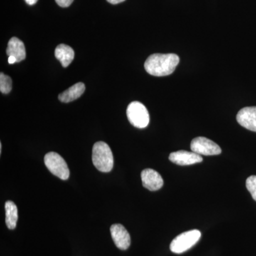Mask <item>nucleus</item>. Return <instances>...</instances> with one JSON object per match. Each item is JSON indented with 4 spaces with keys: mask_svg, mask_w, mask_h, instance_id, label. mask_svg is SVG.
<instances>
[{
    "mask_svg": "<svg viewBox=\"0 0 256 256\" xmlns=\"http://www.w3.org/2000/svg\"><path fill=\"white\" fill-rule=\"evenodd\" d=\"M178 63L180 58L174 54H154L148 57L144 68L152 76H165L172 74Z\"/></svg>",
    "mask_w": 256,
    "mask_h": 256,
    "instance_id": "1",
    "label": "nucleus"
},
{
    "mask_svg": "<svg viewBox=\"0 0 256 256\" xmlns=\"http://www.w3.org/2000/svg\"><path fill=\"white\" fill-rule=\"evenodd\" d=\"M92 163L102 172H109L114 168V156L107 143L97 142L92 146Z\"/></svg>",
    "mask_w": 256,
    "mask_h": 256,
    "instance_id": "2",
    "label": "nucleus"
},
{
    "mask_svg": "<svg viewBox=\"0 0 256 256\" xmlns=\"http://www.w3.org/2000/svg\"><path fill=\"white\" fill-rule=\"evenodd\" d=\"M201 236V232L196 229L181 234L172 242L170 250L174 254H182L193 247Z\"/></svg>",
    "mask_w": 256,
    "mask_h": 256,
    "instance_id": "3",
    "label": "nucleus"
},
{
    "mask_svg": "<svg viewBox=\"0 0 256 256\" xmlns=\"http://www.w3.org/2000/svg\"><path fill=\"white\" fill-rule=\"evenodd\" d=\"M128 120L134 127L146 128L149 124L150 114L146 106L138 101H133L127 108Z\"/></svg>",
    "mask_w": 256,
    "mask_h": 256,
    "instance_id": "4",
    "label": "nucleus"
},
{
    "mask_svg": "<svg viewBox=\"0 0 256 256\" xmlns=\"http://www.w3.org/2000/svg\"><path fill=\"white\" fill-rule=\"evenodd\" d=\"M45 165L50 172L62 180H67L70 171L64 158L54 152L47 153L44 156Z\"/></svg>",
    "mask_w": 256,
    "mask_h": 256,
    "instance_id": "5",
    "label": "nucleus"
},
{
    "mask_svg": "<svg viewBox=\"0 0 256 256\" xmlns=\"http://www.w3.org/2000/svg\"><path fill=\"white\" fill-rule=\"evenodd\" d=\"M191 150L200 156H218L222 149L216 143L204 137L194 138L191 142Z\"/></svg>",
    "mask_w": 256,
    "mask_h": 256,
    "instance_id": "6",
    "label": "nucleus"
},
{
    "mask_svg": "<svg viewBox=\"0 0 256 256\" xmlns=\"http://www.w3.org/2000/svg\"><path fill=\"white\" fill-rule=\"evenodd\" d=\"M110 233L116 246L120 250H127L130 246V236L124 226L114 224L111 226Z\"/></svg>",
    "mask_w": 256,
    "mask_h": 256,
    "instance_id": "7",
    "label": "nucleus"
},
{
    "mask_svg": "<svg viewBox=\"0 0 256 256\" xmlns=\"http://www.w3.org/2000/svg\"><path fill=\"white\" fill-rule=\"evenodd\" d=\"M141 178H142L143 186L149 190L150 191H158L164 185V181L161 175L154 170H143L141 173Z\"/></svg>",
    "mask_w": 256,
    "mask_h": 256,
    "instance_id": "8",
    "label": "nucleus"
},
{
    "mask_svg": "<svg viewBox=\"0 0 256 256\" xmlns=\"http://www.w3.org/2000/svg\"><path fill=\"white\" fill-rule=\"evenodd\" d=\"M170 161L174 164L185 166L200 163L203 161L201 156L194 152L185 150H180L172 152L169 156Z\"/></svg>",
    "mask_w": 256,
    "mask_h": 256,
    "instance_id": "9",
    "label": "nucleus"
},
{
    "mask_svg": "<svg viewBox=\"0 0 256 256\" xmlns=\"http://www.w3.org/2000/svg\"><path fill=\"white\" fill-rule=\"evenodd\" d=\"M237 121L242 127L256 132V107H246L236 116Z\"/></svg>",
    "mask_w": 256,
    "mask_h": 256,
    "instance_id": "10",
    "label": "nucleus"
},
{
    "mask_svg": "<svg viewBox=\"0 0 256 256\" xmlns=\"http://www.w3.org/2000/svg\"><path fill=\"white\" fill-rule=\"evenodd\" d=\"M6 54L8 56H14L16 60V63L21 62L26 58V50L24 44L21 40L16 37H12L8 42Z\"/></svg>",
    "mask_w": 256,
    "mask_h": 256,
    "instance_id": "11",
    "label": "nucleus"
},
{
    "mask_svg": "<svg viewBox=\"0 0 256 256\" xmlns=\"http://www.w3.org/2000/svg\"><path fill=\"white\" fill-rule=\"evenodd\" d=\"M85 85L82 82L74 84L72 87L62 92L58 96V99L62 102H69L76 100L85 92Z\"/></svg>",
    "mask_w": 256,
    "mask_h": 256,
    "instance_id": "12",
    "label": "nucleus"
},
{
    "mask_svg": "<svg viewBox=\"0 0 256 256\" xmlns=\"http://www.w3.org/2000/svg\"><path fill=\"white\" fill-rule=\"evenodd\" d=\"M74 50L72 47L66 44H60L55 50V56L62 64V66L66 68L73 62Z\"/></svg>",
    "mask_w": 256,
    "mask_h": 256,
    "instance_id": "13",
    "label": "nucleus"
},
{
    "mask_svg": "<svg viewBox=\"0 0 256 256\" xmlns=\"http://www.w3.org/2000/svg\"><path fill=\"white\" fill-rule=\"evenodd\" d=\"M5 222L8 228H16V222L18 220V210L14 202L8 201L5 203Z\"/></svg>",
    "mask_w": 256,
    "mask_h": 256,
    "instance_id": "14",
    "label": "nucleus"
},
{
    "mask_svg": "<svg viewBox=\"0 0 256 256\" xmlns=\"http://www.w3.org/2000/svg\"><path fill=\"white\" fill-rule=\"evenodd\" d=\"M12 88V80L8 76L0 74V92L4 94H9Z\"/></svg>",
    "mask_w": 256,
    "mask_h": 256,
    "instance_id": "15",
    "label": "nucleus"
},
{
    "mask_svg": "<svg viewBox=\"0 0 256 256\" xmlns=\"http://www.w3.org/2000/svg\"><path fill=\"white\" fill-rule=\"evenodd\" d=\"M246 188L250 194L256 202V176H249L246 180Z\"/></svg>",
    "mask_w": 256,
    "mask_h": 256,
    "instance_id": "16",
    "label": "nucleus"
},
{
    "mask_svg": "<svg viewBox=\"0 0 256 256\" xmlns=\"http://www.w3.org/2000/svg\"><path fill=\"white\" fill-rule=\"evenodd\" d=\"M58 6L62 8H68L73 3L74 0H55Z\"/></svg>",
    "mask_w": 256,
    "mask_h": 256,
    "instance_id": "17",
    "label": "nucleus"
},
{
    "mask_svg": "<svg viewBox=\"0 0 256 256\" xmlns=\"http://www.w3.org/2000/svg\"><path fill=\"white\" fill-rule=\"evenodd\" d=\"M107 1L109 3H110V4H117L126 1V0H107Z\"/></svg>",
    "mask_w": 256,
    "mask_h": 256,
    "instance_id": "18",
    "label": "nucleus"
},
{
    "mask_svg": "<svg viewBox=\"0 0 256 256\" xmlns=\"http://www.w3.org/2000/svg\"><path fill=\"white\" fill-rule=\"evenodd\" d=\"M8 63L10 64L16 63V60L14 56H9V58H8Z\"/></svg>",
    "mask_w": 256,
    "mask_h": 256,
    "instance_id": "19",
    "label": "nucleus"
},
{
    "mask_svg": "<svg viewBox=\"0 0 256 256\" xmlns=\"http://www.w3.org/2000/svg\"><path fill=\"white\" fill-rule=\"evenodd\" d=\"M26 2V4L28 5H34L36 4L38 0H24Z\"/></svg>",
    "mask_w": 256,
    "mask_h": 256,
    "instance_id": "20",
    "label": "nucleus"
},
{
    "mask_svg": "<svg viewBox=\"0 0 256 256\" xmlns=\"http://www.w3.org/2000/svg\"><path fill=\"white\" fill-rule=\"evenodd\" d=\"M2 143H0V153H2Z\"/></svg>",
    "mask_w": 256,
    "mask_h": 256,
    "instance_id": "21",
    "label": "nucleus"
}]
</instances>
